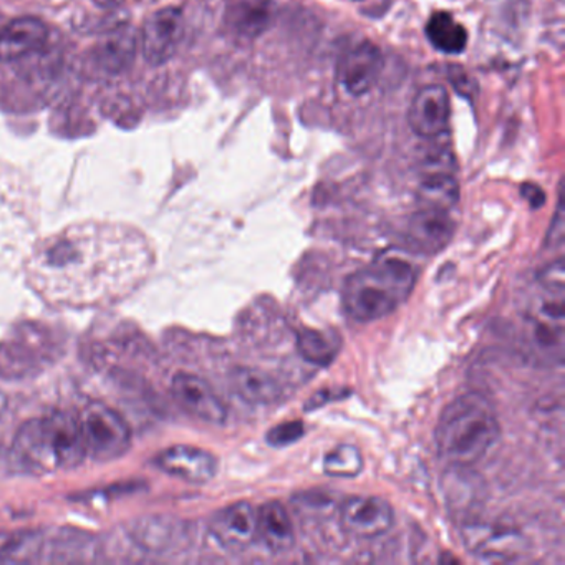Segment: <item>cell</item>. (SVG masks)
I'll return each mask as SVG.
<instances>
[{"instance_id": "cell-1", "label": "cell", "mask_w": 565, "mask_h": 565, "mask_svg": "<svg viewBox=\"0 0 565 565\" xmlns=\"http://www.w3.org/2000/svg\"><path fill=\"white\" fill-rule=\"evenodd\" d=\"M151 266L143 237L98 224L71 227L45 241L29 274L41 296L64 306H95L124 297Z\"/></svg>"}, {"instance_id": "cell-2", "label": "cell", "mask_w": 565, "mask_h": 565, "mask_svg": "<svg viewBox=\"0 0 565 565\" xmlns=\"http://www.w3.org/2000/svg\"><path fill=\"white\" fill-rule=\"evenodd\" d=\"M494 406L479 393L449 403L436 426L439 458L452 468H469L488 455L499 438Z\"/></svg>"}, {"instance_id": "cell-3", "label": "cell", "mask_w": 565, "mask_h": 565, "mask_svg": "<svg viewBox=\"0 0 565 565\" xmlns=\"http://www.w3.org/2000/svg\"><path fill=\"white\" fill-rule=\"evenodd\" d=\"M418 270L395 253L380 256L372 266L353 274L343 287V307L356 322H373L405 302L416 284Z\"/></svg>"}, {"instance_id": "cell-4", "label": "cell", "mask_w": 565, "mask_h": 565, "mask_svg": "<svg viewBox=\"0 0 565 565\" xmlns=\"http://www.w3.org/2000/svg\"><path fill=\"white\" fill-rule=\"evenodd\" d=\"M14 456L29 471L75 468L87 456L78 419L72 413L57 412L24 423L14 439Z\"/></svg>"}, {"instance_id": "cell-5", "label": "cell", "mask_w": 565, "mask_h": 565, "mask_svg": "<svg viewBox=\"0 0 565 565\" xmlns=\"http://www.w3.org/2000/svg\"><path fill=\"white\" fill-rule=\"evenodd\" d=\"M85 451L100 461L120 458L130 448L131 431L120 413L105 403H92L78 418Z\"/></svg>"}, {"instance_id": "cell-6", "label": "cell", "mask_w": 565, "mask_h": 565, "mask_svg": "<svg viewBox=\"0 0 565 565\" xmlns=\"http://www.w3.org/2000/svg\"><path fill=\"white\" fill-rule=\"evenodd\" d=\"M462 544L486 562H512L527 554V539L512 525L472 521L462 525Z\"/></svg>"}, {"instance_id": "cell-7", "label": "cell", "mask_w": 565, "mask_h": 565, "mask_svg": "<svg viewBox=\"0 0 565 565\" xmlns=\"http://www.w3.org/2000/svg\"><path fill=\"white\" fill-rule=\"evenodd\" d=\"M383 68L382 51L373 42H360L342 55L337 67V75L342 87L353 97L369 94Z\"/></svg>"}, {"instance_id": "cell-8", "label": "cell", "mask_w": 565, "mask_h": 565, "mask_svg": "<svg viewBox=\"0 0 565 565\" xmlns=\"http://www.w3.org/2000/svg\"><path fill=\"white\" fill-rule=\"evenodd\" d=\"M210 531L221 547L231 552L246 551L259 537L257 511L246 501L227 505L214 515Z\"/></svg>"}, {"instance_id": "cell-9", "label": "cell", "mask_w": 565, "mask_h": 565, "mask_svg": "<svg viewBox=\"0 0 565 565\" xmlns=\"http://www.w3.org/2000/svg\"><path fill=\"white\" fill-rule=\"evenodd\" d=\"M343 529L356 537H379L393 524V509L376 495H353L340 508Z\"/></svg>"}, {"instance_id": "cell-10", "label": "cell", "mask_w": 565, "mask_h": 565, "mask_svg": "<svg viewBox=\"0 0 565 565\" xmlns=\"http://www.w3.org/2000/svg\"><path fill=\"white\" fill-rule=\"evenodd\" d=\"M171 392L181 408L194 418L220 425L226 419L227 409L213 386L193 373L181 372L171 382Z\"/></svg>"}, {"instance_id": "cell-11", "label": "cell", "mask_w": 565, "mask_h": 565, "mask_svg": "<svg viewBox=\"0 0 565 565\" xmlns=\"http://www.w3.org/2000/svg\"><path fill=\"white\" fill-rule=\"evenodd\" d=\"M413 134L425 140L445 135L449 125V95L443 85H428L413 98L408 110Z\"/></svg>"}, {"instance_id": "cell-12", "label": "cell", "mask_w": 565, "mask_h": 565, "mask_svg": "<svg viewBox=\"0 0 565 565\" xmlns=\"http://www.w3.org/2000/svg\"><path fill=\"white\" fill-rule=\"evenodd\" d=\"M183 34V14L180 9L164 8L154 12L145 22L143 29V55L148 64H167L174 52Z\"/></svg>"}, {"instance_id": "cell-13", "label": "cell", "mask_w": 565, "mask_h": 565, "mask_svg": "<svg viewBox=\"0 0 565 565\" xmlns=\"http://www.w3.org/2000/svg\"><path fill=\"white\" fill-rule=\"evenodd\" d=\"M456 224L448 211L422 207L409 217L406 241L413 249L423 254H438L451 243Z\"/></svg>"}, {"instance_id": "cell-14", "label": "cell", "mask_w": 565, "mask_h": 565, "mask_svg": "<svg viewBox=\"0 0 565 565\" xmlns=\"http://www.w3.org/2000/svg\"><path fill=\"white\" fill-rule=\"evenodd\" d=\"M154 465L168 475L193 484L211 481L217 472V459L194 446H171L154 458Z\"/></svg>"}, {"instance_id": "cell-15", "label": "cell", "mask_w": 565, "mask_h": 565, "mask_svg": "<svg viewBox=\"0 0 565 565\" xmlns=\"http://www.w3.org/2000/svg\"><path fill=\"white\" fill-rule=\"evenodd\" d=\"M49 39V29L35 18H21L0 32V62H15L41 51Z\"/></svg>"}, {"instance_id": "cell-16", "label": "cell", "mask_w": 565, "mask_h": 565, "mask_svg": "<svg viewBox=\"0 0 565 565\" xmlns=\"http://www.w3.org/2000/svg\"><path fill=\"white\" fill-rule=\"evenodd\" d=\"M137 54V34L131 28L110 32L95 47V67L108 75H118L131 67Z\"/></svg>"}, {"instance_id": "cell-17", "label": "cell", "mask_w": 565, "mask_h": 565, "mask_svg": "<svg viewBox=\"0 0 565 565\" xmlns=\"http://www.w3.org/2000/svg\"><path fill=\"white\" fill-rule=\"evenodd\" d=\"M273 15V0H237L227 11L226 21L237 38L254 41L269 29Z\"/></svg>"}, {"instance_id": "cell-18", "label": "cell", "mask_w": 565, "mask_h": 565, "mask_svg": "<svg viewBox=\"0 0 565 565\" xmlns=\"http://www.w3.org/2000/svg\"><path fill=\"white\" fill-rule=\"evenodd\" d=\"M257 527H259V537L266 542L270 551L277 554L290 551L296 544L292 521L280 502L269 501L263 504V508L257 511Z\"/></svg>"}, {"instance_id": "cell-19", "label": "cell", "mask_w": 565, "mask_h": 565, "mask_svg": "<svg viewBox=\"0 0 565 565\" xmlns=\"http://www.w3.org/2000/svg\"><path fill=\"white\" fill-rule=\"evenodd\" d=\"M231 383L237 395L249 405H274L282 398V388L279 383L263 370L249 369V366L234 370Z\"/></svg>"}, {"instance_id": "cell-20", "label": "cell", "mask_w": 565, "mask_h": 565, "mask_svg": "<svg viewBox=\"0 0 565 565\" xmlns=\"http://www.w3.org/2000/svg\"><path fill=\"white\" fill-rule=\"evenodd\" d=\"M426 38L429 44L446 55H459L468 45V32L448 12H436L426 22Z\"/></svg>"}, {"instance_id": "cell-21", "label": "cell", "mask_w": 565, "mask_h": 565, "mask_svg": "<svg viewBox=\"0 0 565 565\" xmlns=\"http://www.w3.org/2000/svg\"><path fill=\"white\" fill-rule=\"evenodd\" d=\"M418 200L422 207L449 211L459 200V186L451 173L425 174L419 184Z\"/></svg>"}, {"instance_id": "cell-22", "label": "cell", "mask_w": 565, "mask_h": 565, "mask_svg": "<svg viewBox=\"0 0 565 565\" xmlns=\"http://www.w3.org/2000/svg\"><path fill=\"white\" fill-rule=\"evenodd\" d=\"M297 349L300 355L309 363L319 366H329L339 352V343L330 339L327 332L303 329L297 335Z\"/></svg>"}, {"instance_id": "cell-23", "label": "cell", "mask_w": 565, "mask_h": 565, "mask_svg": "<svg viewBox=\"0 0 565 565\" xmlns=\"http://www.w3.org/2000/svg\"><path fill=\"white\" fill-rule=\"evenodd\" d=\"M362 469V452L352 445L337 446L323 458V471L333 478H353L359 476Z\"/></svg>"}, {"instance_id": "cell-24", "label": "cell", "mask_w": 565, "mask_h": 565, "mask_svg": "<svg viewBox=\"0 0 565 565\" xmlns=\"http://www.w3.org/2000/svg\"><path fill=\"white\" fill-rule=\"evenodd\" d=\"M537 280L548 294H558V296H564V259L561 257V259L554 260L552 264H547V266L539 273Z\"/></svg>"}, {"instance_id": "cell-25", "label": "cell", "mask_w": 565, "mask_h": 565, "mask_svg": "<svg viewBox=\"0 0 565 565\" xmlns=\"http://www.w3.org/2000/svg\"><path fill=\"white\" fill-rule=\"evenodd\" d=\"M303 436V425L300 422L282 423L267 433V443L276 448L294 445Z\"/></svg>"}, {"instance_id": "cell-26", "label": "cell", "mask_w": 565, "mask_h": 565, "mask_svg": "<svg viewBox=\"0 0 565 565\" xmlns=\"http://www.w3.org/2000/svg\"><path fill=\"white\" fill-rule=\"evenodd\" d=\"M448 78L452 87H455V90L458 92L461 97L472 102V98L476 97V92H478V87H476V82L469 77L465 68L459 67V65H449Z\"/></svg>"}, {"instance_id": "cell-27", "label": "cell", "mask_w": 565, "mask_h": 565, "mask_svg": "<svg viewBox=\"0 0 565 565\" xmlns=\"http://www.w3.org/2000/svg\"><path fill=\"white\" fill-rule=\"evenodd\" d=\"M521 194L522 198L531 204L532 210H539V207H542L545 204V193L537 186V184H522Z\"/></svg>"}, {"instance_id": "cell-28", "label": "cell", "mask_w": 565, "mask_h": 565, "mask_svg": "<svg viewBox=\"0 0 565 565\" xmlns=\"http://www.w3.org/2000/svg\"><path fill=\"white\" fill-rule=\"evenodd\" d=\"M94 2L102 9H117L124 4V0H94Z\"/></svg>"}, {"instance_id": "cell-29", "label": "cell", "mask_w": 565, "mask_h": 565, "mask_svg": "<svg viewBox=\"0 0 565 565\" xmlns=\"http://www.w3.org/2000/svg\"><path fill=\"white\" fill-rule=\"evenodd\" d=\"M9 408V398L6 396L4 392H0V423L4 419L6 413H8Z\"/></svg>"}]
</instances>
